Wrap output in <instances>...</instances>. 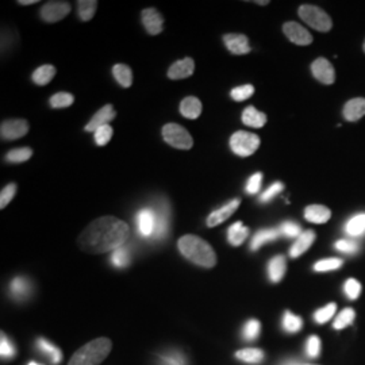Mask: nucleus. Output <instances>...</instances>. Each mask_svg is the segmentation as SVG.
<instances>
[{
  "mask_svg": "<svg viewBox=\"0 0 365 365\" xmlns=\"http://www.w3.org/2000/svg\"><path fill=\"white\" fill-rule=\"evenodd\" d=\"M130 235L128 223L115 217H102L92 221L78 237V248L86 253L101 255L123 247Z\"/></svg>",
  "mask_w": 365,
  "mask_h": 365,
  "instance_id": "1",
  "label": "nucleus"
},
{
  "mask_svg": "<svg viewBox=\"0 0 365 365\" xmlns=\"http://www.w3.org/2000/svg\"><path fill=\"white\" fill-rule=\"evenodd\" d=\"M178 248L187 260L203 268H212L217 264V255L209 242L197 235H182L178 242Z\"/></svg>",
  "mask_w": 365,
  "mask_h": 365,
  "instance_id": "2",
  "label": "nucleus"
},
{
  "mask_svg": "<svg viewBox=\"0 0 365 365\" xmlns=\"http://www.w3.org/2000/svg\"><path fill=\"white\" fill-rule=\"evenodd\" d=\"M113 349V342L108 339H96L81 346L75 353L68 365H99Z\"/></svg>",
  "mask_w": 365,
  "mask_h": 365,
  "instance_id": "3",
  "label": "nucleus"
},
{
  "mask_svg": "<svg viewBox=\"0 0 365 365\" xmlns=\"http://www.w3.org/2000/svg\"><path fill=\"white\" fill-rule=\"evenodd\" d=\"M300 18L309 25L318 31L327 33L330 31L333 27V21L329 16V14L325 13L322 9L312 6V4H303L300 6L298 10Z\"/></svg>",
  "mask_w": 365,
  "mask_h": 365,
  "instance_id": "4",
  "label": "nucleus"
},
{
  "mask_svg": "<svg viewBox=\"0 0 365 365\" xmlns=\"http://www.w3.org/2000/svg\"><path fill=\"white\" fill-rule=\"evenodd\" d=\"M163 138L172 148L190 150L194 145L191 134L178 123H167L163 128Z\"/></svg>",
  "mask_w": 365,
  "mask_h": 365,
  "instance_id": "5",
  "label": "nucleus"
},
{
  "mask_svg": "<svg viewBox=\"0 0 365 365\" xmlns=\"http://www.w3.org/2000/svg\"><path fill=\"white\" fill-rule=\"evenodd\" d=\"M260 146V138L247 131H237L230 138V148L237 156H252Z\"/></svg>",
  "mask_w": 365,
  "mask_h": 365,
  "instance_id": "6",
  "label": "nucleus"
},
{
  "mask_svg": "<svg viewBox=\"0 0 365 365\" xmlns=\"http://www.w3.org/2000/svg\"><path fill=\"white\" fill-rule=\"evenodd\" d=\"M71 13V6L66 1H48L42 6L39 15L41 18L48 22L54 24L64 19L68 14Z\"/></svg>",
  "mask_w": 365,
  "mask_h": 365,
  "instance_id": "7",
  "label": "nucleus"
},
{
  "mask_svg": "<svg viewBox=\"0 0 365 365\" xmlns=\"http://www.w3.org/2000/svg\"><path fill=\"white\" fill-rule=\"evenodd\" d=\"M29 131V123L25 119H10L4 120L0 126V135L3 140L14 141L26 135Z\"/></svg>",
  "mask_w": 365,
  "mask_h": 365,
  "instance_id": "8",
  "label": "nucleus"
},
{
  "mask_svg": "<svg viewBox=\"0 0 365 365\" xmlns=\"http://www.w3.org/2000/svg\"><path fill=\"white\" fill-rule=\"evenodd\" d=\"M137 230L144 238H153L156 232V211L152 209H143L137 214Z\"/></svg>",
  "mask_w": 365,
  "mask_h": 365,
  "instance_id": "9",
  "label": "nucleus"
},
{
  "mask_svg": "<svg viewBox=\"0 0 365 365\" xmlns=\"http://www.w3.org/2000/svg\"><path fill=\"white\" fill-rule=\"evenodd\" d=\"M312 73H313L314 78H317L319 83L327 84V86L333 84L334 80H336L334 68L331 66V63L327 60V58H324V57L317 58L313 64H312Z\"/></svg>",
  "mask_w": 365,
  "mask_h": 365,
  "instance_id": "10",
  "label": "nucleus"
},
{
  "mask_svg": "<svg viewBox=\"0 0 365 365\" xmlns=\"http://www.w3.org/2000/svg\"><path fill=\"white\" fill-rule=\"evenodd\" d=\"M283 31L291 42L300 45V46H306L313 42V36L310 34V31L306 30L304 27L300 26L299 24H297V22L284 24Z\"/></svg>",
  "mask_w": 365,
  "mask_h": 365,
  "instance_id": "11",
  "label": "nucleus"
},
{
  "mask_svg": "<svg viewBox=\"0 0 365 365\" xmlns=\"http://www.w3.org/2000/svg\"><path fill=\"white\" fill-rule=\"evenodd\" d=\"M117 117V113L114 110V107L111 105H106L93 115L91 120L88 122V125L86 126V131L95 133L99 128L108 125L111 120H114V118Z\"/></svg>",
  "mask_w": 365,
  "mask_h": 365,
  "instance_id": "12",
  "label": "nucleus"
},
{
  "mask_svg": "<svg viewBox=\"0 0 365 365\" xmlns=\"http://www.w3.org/2000/svg\"><path fill=\"white\" fill-rule=\"evenodd\" d=\"M241 200L240 199H233L230 200L227 205H225L221 209L212 211L207 218V226L209 227H215L218 225H221L222 222L229 220L235 212V210L240 207Z\"/></svg>",
  "mask_w": 365,
  "mask_h": 365,
  "instance_id": "13",
  "label": "nucleus"
},
{
  "mask_svg": "<svg viewBox=\"0 0 365 365\" xmlns=\"http://www.w3.org/2000/svg\"><path fill=\"white\" fill-rule=\"evenodd\" d=\"M143 24L149 34L157 36L164 29V18L156 9H145L143 11Z\"/></svg>",
  "mask_w": 365,
  "mask_h": 365,
  "instance_id": "14",
  "label": "nucleus"
},
{
  "mask_svg": "<svg viewBox=\"0 0 365 365\" xmlns=\"http://www.w3.org/2000/svg\"><path fill=\"white\" fill-rule=\"evenodd\" d=\"M223 42L229 52L241 56V54H248L250 53V46H249V39L244 34H226L223 36Z\"/></svg>",
  "mask_w": 365,
  "mask_h": 365,
  "instance_id": "15",
  "label": "nucleus"
},
{
  "mask_svg": "<svg viewBox=\"0 0 365 365\" xmlns=\"http://www.w3.org/2000/svg\"><path fill=\"white\" fill-rule=\"evenodd\" d=\"M194 71H195L194 60L187 57V58L176 61L170 66L168 69V78L170 80H182V78H190V76H192Z\"/></svg>",
  "mask_w": 365,
  "mask_h": 365,
  "instance_id": "16",
  "label": "nucleus"
},
{
  "mask_svg": "<svg viewBox=\"0 0 365 365\" xmlns=\"http://www.w3.org/2000/svg\"><path fill=\"white\" fill-rule=\"evenodd\" d=\"M344 118L348 122H356L365 115V99L364 98H356L349 101L346 105L344 106L342 110Z\"/></svg>",
  "mask_w": 365,
  "mask_h": 365,
  "instance_id": "17",
  "label": "nucleus"
},
{
  "mask_svg": "<svg viewBox=\"0 0 365 365\" xmlns=\"http://www.w3.org/2000/svg\"><path fill=\"white\" fill-rule=\"evenodd\" d=\"M314 241H315V233H314L313 230H307V232L302 233V235L297 238L295 244L289 249V256H291L292 259L299 257L306 250H309V249L312 248Z\"/></svg>",
  "mask_w": 365,
  "mask_h": 365,
  "instance_id": "18",
  "label": "nucleus"
},
{
  "mask_svg": "<svg viewBox=\"0 0 365 365\" xmlns=\"http://www.w3.org/2000/svg\"><path fill=\"white\" fill-rule=\"evenodd\" d=\"M304 218L312 223H327L331 218V211L322 205H312L304 210Z\"/></svg>",
  "mask_w": 365,
  "mask_h": 365,
  "instance_id": "19",
  "label": "nucleus"
},
{
  "mask_svg": "<svg viewBox=\"0 0 365 365\" xmlns=\"http://www.w3.org/2000/svg\"><path fill=\"white\" fill-rule=\"evenodd\" d=\"M242 122L249 126V128H256L260 129L267 123V115L264 113L259 111L256 107L248 106L244 113H242Z\"/></svg>",
  "mask_w": 365,
  "mask_h": 365,
  "instance_id": "20",
  "label": "nucleus"
},
{
  "mask_svg": "<svg viewBox=\"0 0 365 365\" xmlns=\"http://www.w3.org/2000/svg\"><path fill=\"white\" fill-rule=\"evenodd\" d=\"M287 271L286 257L284 256H274L272 260L268 262V277L272 283H279Z\"/></svg>",
  "mask_w": 365,
  "mask_h": 365,
  "instance_id": "21",
  "label": "nucleus"
},
{
  "mask_svg": "<svg viewBox=\"0 0 365 365\" xmlns=\"http://www.w3.org/2000/svg\"><path fill=\"white\" fill-rule=\"evenodd\" d=\"M249 229L242 225V222L238 221L233 223L227 230V241L233 247H240L244 244V241L248 238Z\"/></svg>",
  "mask_w": 365,
  "mask_h": 365,
  "instance_id": "22",
  "label": "nucleus"
},
{
  "mask_svg": "<svg viewBox=\"0 0 365 365\" xmlns=\"http://www.w3.org/2000/svg\"><path fill=\"white\" fill-rule=\"evenodd\" d=\"M180 113L184 118L196 119L202 114V102L195 96H188L180 103Z\"/></svg>",
  "mask_w": 365,
  "mask_h": 365,
  "instance_id": "23",
  "label": "nucleus"
},
{
  "mask_svg": "<svg viewBox=\"0 0 365 365\" xmlns=\"http://www.w3.org/2000/svg\"><path fill=\"white\" fill-rule=\"evenodd\" d=\"M30 291H31L30 282L27 280L26 277H22V276L15 277L10 284V292L13 295L14 299H26L27 297L30 295Z\"/></svg>",
  "mask_w": 365,
  "mask_h": 365,
  "instance_id": "24",
  "label": "nucleus"
},
{
  "mask_svg": "<svg viewBox=\"0 0 365 365\" xmlns=\"http://www.w3.org/2000/svg\"><path fill=\"white\" fill-rule=\"evenodd\" d=\"M280 235V230L279 229H265V230H260L257 232L253 240H252V244H250V249L252 250H259V249L268 244V242H272L274 240H277Z\"/></svg>",
  "mask_w": 365,
  "mask_h": 365,
  "instance_id": "25",
  "label": "nucleus"
},
{
  "mask_svg": "<svg viewBox=\"0 0 365 365\" xmlns=\"http://www.w3.org/2000/svg\"><path fill=\"white\" fill-rule=\"evenodd\" d=\"M170 230V212L167 211V207H160L156 211V232L155 237L156 240L164 238Z\"/></svg>",
  "mask_w": 365,
  "mask_h": 365,
  "instance_id": "26",
  "label": "nucleus"
},
{
  "mask_svg": "<svg viewBox=\"0 0 365 365\" xmlns=\"http://www.w3.org/2000/svg\"><path fill=\"white\" fill-rule=\"evenodd\" d=\"M345 233L351 237L365 235V214H357L345 225Z\"/></svg>",
  "mask_w": 365,
  "mask_h": 365,
  "instance_id": "27",
  "label": "nucleus"
},
{
  "mask_svg": "<svg viewBox=\"0 0 365 365\" xmlns=\"http://www.w3.org/2000/svg\"><path fill=\"white\" fill-rule=\"evenodd\" d=\"M54 76H56V68L54 66H42L34 71L31 78L37 86H46L52 81Z\"/></svg>",
  "mask_w": 365,
  "mask_h": 365,
  "instance_id": "28",
  "label": "nucleus"
},
{
  "mask_svg": "<svg viewBox=\"0 0 365 365\" xmlns=\"http://www.w3.org/2000/svg\"><path fill=\"white\" fill-rule=\"evenodd\" d=\"M235 357L244 363H249V364H260L261 361L264 360L265 354L261 349H255V348H247L242 351H238L235 353Z\"/></svg>",
  "mask_w": 365,
  "mask_h": 365,
  "instance_id": "29",
  "label": "nucleus"
},
{
  "mask_svg": "<svg viewBox=\"0 0 365 365\" xmlns=\"http://www.w3.org/2000/svg\"><path fill=\"white\" fill-rule=\"evenodd\" d=\"M113 75L122 87H125V88L130 87L131 83H133V72L129 66H125V64L114 66Z\"/></svg>",
  "mask_w": 365,
  "mask_h": 365,
  "instance_id": "30",
  "label": "nucleus"
},
{
  "mask_svg": "<svg viewBox=\"0 0 365 365\" xmlns=\"http://www.w3.org/2000/svg\"><path fill=\"white\" fill-rule=\"evenodd\" d=\"M37 348H38L41 352L45 353V354H48L51 357L53 364H58L63 360V353H61V351L58 348H56L51 342H48L46 339H39L37 341Z\"/></svg>",
  "mask_w": 365,
  "mask_h": 365,
  "instance_id": "31",
  "label": "nucleus"
},
{
  "mask_svg": "<svg viewBox=\"0 0 365 365\" xmlns=\"http://www.w3.org/2000/svg\"><path fill=\"white\" fill-rule=\"evenodd\" d=\"M98 1L96 0H80L78 1V16L81 21H91L96 11Z\"/></svg>",
  "mask_w": 365,
  "mask_h": 365,
  "instance_id": "32",
  "label": "nucleus"
},
{
  "mask_svg": "<svg viewBox=\"0 0 365 365\" xmlns=\"http://www.w3.org/2000/svg\"><path fill=\"white\" fill-rule=\"evenodd\" d=\"M73 102H75V98L69 92H57L49 101L53 108H66L73 105Z\"/></svg>",
  "mask_w": 365,
  "mask_h": 365,
  "instance_id": "33",
  "label": "nucleus"
},
{
  "mask_svg": "<svg viewBox=\"0 0 365 365\" xmlns=\"http://www.w3.org/2000/svg\"><path fill=\"white\" fill-rule=\"evenodd\" d=\"M111 262L117 268L128 267L129 262H130V252H129V249L125 248V245H123V247L118 248L117 250H114L113 255H111Z\"/></svg>",
  "mask_w": 365,
  "mask_h": 365,
  "instance_id": "34",
  "label": "nucleus"
},
{
  "mask_svg": "<svg viewBox=\"0 0 365 365\" xmlns=\"http://www.w3.org/2000/svg\"><path fill=\"white\" fill-rule=\"evenodd\" d=\"M354 318H356L354 310L351 309V307H348V309L342 310V312L339 314V317L336 318V321H334V324H333V327H334L336 330H342V329L352 325Z\"/></svg>",
  "mask_w": 365,
  "mask_h": 365,
  "instance_id": "35",
  "label": "nucleus"
},
{
  "mask_svg": "<svg viewBox=\"0 0 365 365\" xmlns=\"http://www.w3.org/2000/svg\"><path fill=\"white\" fill-rule=\"evenodd\" d=\"M344 261L337 257H330V259H324V260L315 262L314 265V271L315 272H329V271H334L342 267Z\"/></svg>",
  "mask_w": 365,
  "mask_h": 365,
  "instance_id": "36",
  "label": "nucleus"
},
{
  "mask_svg": "<svg viewBox=\"0 0 365 365\" xmlns=\"http://www.w3.org/2000/svg\"><path fill=\"white\" fill-rule=\"evenodd\" d=\"M33 155V150L30 148H18L13 149L6 155V160L9 163H25L27 160H30V157Z\"/></svg>",
  "mask_w": 365,
  "mask_h": 365,
  "instance_id": "37",
  "label": "nucleus"
},
{
  "mask_svg": "<svg viewBox=\"0 0 365 365\" xmlns=\"http://www.w3.org/2000/svg\"><path fill=\"white\" fill-rule=\"evenodd\" d=\"M303 327V321L300 317H297L291 312H286L283 317V327L288 333H297Z\"/></svg>",
  "mask_w": 365,
  "mask_h": 365,
  "instance_id": "38",
  "label": "nucleus"
},
{
  "mask_svg": "<svg viewBox=\"0 0 365 365\" xmlns=\"http://www.w3.org/2000/svg\"><path fill=\"white\" fill-rule=\"evenodd\" d=\"M337 310V304L336 303H330L325 307L317 310L314 314V319L317 324H327V321L331 319V317L336 314Z\"/></svg>",
  "mask_w": 365,
  "mask_h": 365,
  "instance_id": "39",
  "label": "nucleus"
},
{
  "mask_svg": "<svg viewBox=\"0 0 365 365\" xmlns=\"http://www.w3.org/2000/svg\"><path fill=\"white\" fill-rule=\"evenodd\" d=\"M253 93H255V87L252 84H245V86H240V87L233 88L230 92V96L235 99V102H244L249 99Z\"/></svg>",
  "mask_w": 365,
  "mask_h": 365,
  "instance_id": "40",
  "label": "nucleus"
},
{
  "mask_svg": "<svg viewBox=\"0 0 365 365\" xmlns=\"http://www.w3.org/2000/svg\"><path fill=\"white\" fill-rule=\"evenodd\" d=\"M158 365H187V360L180 352H168L160 356Z\"/></svg>",
  "mask_w": 365,
  "mask_h": 365,
  "instance_id": "41",
  "label": "nucleus"
},
{
  "mask_svg": "<svg viewBox=\"0 0 365 365\" xmlns=\"http://www.w3.org/2000/svg\"><path fill=\"white\" fill-rule=\"evenodd\" d=\"M260 330V322H259L257 319H250V321H248V322L245 324V327H244L242 336H244V339H247V341H255V339L259 337Z\"/></svg>",
  "mask_w": 365,
  "mask_h": 365,
  "instance_id": "42",
  "label": "nucleus"
},
{
  "mask_svg": "<svg viewBox=\"0 0 365 365\" xmlns=\"http://www.w3.org/2000/svg\"><path fill=\"white\" fill-rule=\"evenodd\" d=\"M93 137H95V143L99 146H105V145L110 143L111 137H113V128L110 125H106L99 128L98 130L93 133Z\"/></svg>",
  "mask_w": 365,
  "mask_h": 365,
  "instance_id": "43",
  "label": "nucleus"
},
{
  "mask_svg": "<svg viewBox=\"0 0 365 365\" xmlns=\"http://www.w3.org/2000/svg\"><path fill=\"white\" fill-rule=\"evenodd\" d=\"M344 292L349 299H357L361 294V284L356 279H348L344 284Z\"/></svg>",
  "mask_w": 365,
  "mask_h": 365,
  "instance_id": "44",
  "label": "nucleus"
},
{
  "mask_svg": "<svg viewBox=\"0 0 365 365\" xmlns=\"http://www.w3.org/2000/svg\"><path fill=\"white\" fill-rule=\"evenodd\" d=\"M279 230H280V235H286V237H289V238H295V237L298 238L302 235V229H300L299 225L295 223V222H283L280 225Z\"/></svg>",
  "mask_w": 365,
  "mask_h": 365,
  "instance_id": "45",
  "label": "nucleus"
},
{
  "mask_svg": "<svg viewBox=\"0 0 365 365\" xmlns=\"http://www.w3.org/2000/svg\"><path fill=\"white\" fill-rule=\"evenodd\" d=\"M283 190H284V184H283V182H274L271 187H268V188L262 192V195L260 196V202H262V203L271 202L274 196L279 195Z\"/></svg>",
  "mask_w": 365,
  "mask_h": 365,
  "instance_id": "46",
  "label": "nucleus"
},
{
  "mask_svg": "<svg viewBox=\"0 0 365 365\" xmlns=\"http://www.w3.org/2000/svg\"><path fill=\"white\" fill-rule=\"evenodd\" d=\"M15 194H16V184L15 182H10L9 185H6L0 192V207L6 209V206L13 200Z\"/></svg>",
  "mask_w": 365,
  "mask_h": 365,
  "instance_id": "47",
  "label": "nucleus"
},
{
  "mask_svg": "<svg viewBox=\"0 0 365 365\" xmlns=\"http://www.w3.org/2000/svg\"><path fill=\"white\" fill-rule=\"evenodd\" d=\"M261 182H262V173L257 172L255 175H252L249 178L248 182H247V187H245V191L248 192L249 195H255L260 191Z\"/></svg>",
  "mask_w": 365,
  "mask_h": 365,
  "instance_id": "48",
  "label": "nucleus"
},
{
  "mask_svg": "<svg viewBox=\"0 0 365 365\" xmlns=\"http://www.w3.org/2000/svg\"><path fill=\"white\" fill-rule=\"evenodd\" d=\"M336 249L339 250V252H342V253H348V255H354V253H357L359 252V244L357 242H354L352 240H339L336 242Z\"/></svg>",
  "mask_w": 365,
  "mask_h": 365,
  "instance_id": "49",
  "label": "nucleus"
},
{
  "mask_svg": "<svg viewBox=\"0 0 365 365\" xmlns=\"http://www.w3.org/2000/svg\"><path fill=\"white\" fill-rule=\"evenodd\" d=\"M0 353H1V359H13L16 354L15 346L10 342V339H7L4 334H1V342H0Z\"/></svg>",
  "mask_w": 365,
  "mask_h": 365,
  "instance_id": "50",
  "label": "nucleus"
},
{
  "mask_svg": "<svg viewBox=\"0 0 365 365\" xmlns=\"http://www.w3.org/2000/svg\"><path fill=\"white\" fill-rule=\"evenodd\" d=\"M306 352L312 359H317L321 353V339H318L317 336H313V337L307 339Z\"/></svg>",
  "mask_w": 365,
  "mask_h": 365,
  "instance_id": "51",
  "label": "nucleus"
},
{
  "mask_svg": "<svg viewBox=\"0 0 365 365\" xmlns=\"http://www.w3.org/2000/svg\"><path fill=\"white\" fill-rule=\"evenodd\" d=\"M21 6H30V4H36L37 0H19L18 1Z\"/></svg>",
  "mask_w": 365,
  "mask_h": 365,
  "instance_id": "52",
  "label": "nucleus"
},
{
  "mask_svg": "<svg viewBox=\"0 0 365 365\" xmlns=\"http://www.w3.org/2000/svg\"><path fill=\"white\" fill-rule=\"evenodd\" d=\"M284 365H314V364H300V363H287Z\"/></svg>",
  "mask_w": 365,
  "mask_h": 365,
  "instance_id": "53",
  "label": "nucleus"
},
{
  "mask_svg": "<svg viewBox=\"0 0 365 365\" xmlns=\"http://www.w3.org/2000/svg\"><path fill=\"white\" fill-rule=\"evenodd\" d=\"M257 4H261V6H265V4H268V1H256Z\"/></svg>",
  "mask_w": 365,
  "mask_h": 365,
  "instance_id": "54",
  "label": "nucleus"
},
{
  "mask_svg": "<svg viewBox=\"0 0 365 365\" xmlns=\"http://www.w3.org/2000/svg\"><path fill=\"white\" fill-rule=\"evenodd\" d=\"M29 365H41V364H37V363H34V361H31V363H30V364Z\"/></svg>",
  "mask_w": 365,
  "mask_h": 365,
  "instance_id": "55",
  "label": "nucleus"
},
{
  "mask_svg": "<svg viewBox=\"0 0 365 365\" xmlns=\"http://www.w3.org/2000/svg\"><path fill=\"white\" fill-rule=\"evenodd\" d=\"M363 48H364V52H365V42H364V46H363Z\"/></svg>",
  "mask_w": 365,
  "mask_h": 365,
  "instance_id": "56",
  "label": "nucleus"
}]
</instances>
